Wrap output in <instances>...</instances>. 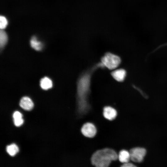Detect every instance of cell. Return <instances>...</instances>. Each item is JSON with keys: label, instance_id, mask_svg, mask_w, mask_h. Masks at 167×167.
I'll list each match as a JSON object with an SVG mask.
<instances>
[{"label": "cell", "instance_id": "obj_4", "mask_svg": "<svg viewBox=\"0 0 167 167\" xmlns=\"http://www.w3.org/2000/svg\"><path fill=\"white\" fill-rule=\"evenodd\" d=\"M131 159L137 163L142 162L146 155V151L143 148L135 147L131 148L130 151Z\"/></svg>", "mask_w": 167, "mask_h": 167}, {"label": "cell", "instance_id": "obj_1", "mask_svg": "<svg viewBox=\"0 0 167 167\" xmlns=\"http://www.w3.org/2000/svg\"><path fill=\"white\" fill-rule=\"evenodd\" d=\"M90 74L86 73L79 78L77 84L79 109L82 112L86 111L88 107L87 96L90 86Z\"/></svg>", "mask_w": 167, "mask_h": 167}, {"label": "cell", "instance_id": "obj_6", "mask_svg": "<svg viewBox=\"0 0 167 167\" xmlns=\"http://www.w3.org/2000/svg\"><path fill=\"white\" fill-rule=\"evenodd\" d=\"M103 114L106 119L112 120L114 119L117 115V112L113 108L110 106H106L103 109Z\"/></svg>", "mask_w": 167, "mask_h": 167}, {"label": "cell", "instance_id": "obj_9", "mask_svg": "<svg viewBox=\"0 0 167 167\" xmlns=\"http://www.w3.org/2000/svg\"><path fill=\"white\" fill-rule=\"evenodd\" d=\"M119 161L123 163L129 162L131 159L130 152L127 150H121L118 155V158Z\"/></svg>", "mask_w": 167, "mask_h": 167}, {"label": "cell", "instance_id": "obj_3", "mask_svg": "<svg viewBox=\"0 0 167 167\" xmlns=\"http://www.w3.org/2000/svg\"><path fill=\"white\" fill-rule=\"evenodd\" d=\"M121 62V60L119 56L109 53H106L101 59V63L104 66L110 70L117 68Z\"/></svg>", "mask_w": 167, "mask_h": 167}, {"label": "cell", "instance_id": "obj_5", "mask_svg": "<svg viewBox=\"0 0 167 167\" xmlns=\"http://www.w3.org/2000/svg\"><path fill=\"white\" fill-rule=\"evenodd\" d=\"M81 131L82 134L85 137L92 138L96 135V129L95 126L92 123L87 122L82 126Z\"/></svg>", "mask_w": 167, "mask_h": 167}, {"label": "cell", "instance_id": "obj_13", "mask_svg": "<svg viewBox=\"0 0 167 167\" xmlns=\"http://www.w3.org/2000/svg\"><path fill=\"white\" fill-rule=\"evenodd\" d=\"M8 37L6 33L3 30L1 29L0 31V46L1 48L3 47L6 43Z\"/></svg>", "mask_w": 167, "mask_h": 167}, {"label": "cell", "instance_id": "obj_11", "mask_svg": "<svg viewBox=\"0 0 167 167\" xmlns=\"http://www.w3.org/2000/svg\"><path fill=\"white\" fill-rule=\"evenodd\" d=\"M6 151L10 155L14 156L19 152V149L15 144L13 143L6 147Z\"/></svg>", "mask_w": 167, "mask_h": 167}, {"label": "cell", "instance_id": "obj_7", "mask_svg": "<svg viewBox=\"0 0 167 167\" xmlns=\"http://www.w3.org/2000/svg\"><path fill=\"white\" fill-rule=\"evenodd\" d=\"M19 105L24 110H30L33 108L34 104L30 98L27 96H24L20 100Z\"/></svg>", "mask_w": 167, "mask_h": 167}, {"label": "cell", "instance_id": "obj_2", "mask_svg": "<svg viewBox=\"0 0 167 167\" xmlns=\"http://www.w3.org/2000/svg\"><path fill=\"white\" fill-rule=\"evenodd\" d=\"M118 158V155L114 150L105 148L95 152L92 156L91 161L92 165L96 167H107Z\"/></svg>", "mask_w": 167, "mask_h": 167}, {"label": "cell", "instance_id": "obj_8", "mask_svg": "<svg viewBox=\"0 0 167 167\" xmlns=\"http://www.w3.org/2000/svg\"><path fill=\"white\" fill-rule=\"evenodd\" d=\"M126 75V71L123 69H119L113 71L111 75L113 78L118 82L123 81Z\"/></svg>", "mask_w": 167, "mask_h": 167}, {"label": "cell", "instance_id": "obj_14", "mask_svg": "<svg viewBox=\"0 0 167 167\" xmlns=\"http://www.w3.org/2000/svg\"><path fill=\"white\" fill-rule=\"evenodd\" d=\"M8 21L5 17L1 16L0 17V28L1 29H3L6 27Z\"/></svg>", "mask_w": 167, "mask_h": 167}, {"label": "cell", "instance_id": "obj_16", "mask_svg": "<svg viewBox=\"0 0 167 167\" xmlns=\"http://www.w3.org/2000/svg\"><path fill=\"white\" fill-rule=\"evenodd\" d=\"M13 117L14 119L22 118V115L19 111H15L13 114Z\"/></svg>", "mask_w": 167, "mask_h": 167}, {"label": "cell", "instance_id": "obj_17", "mask_svg": "<svg viewBox=\"0 0 167 167\" xmlns=\"http://www.w3.org/2000/svg\"><path fill=\"white\" fill-rule=\"evenodd\" d=\"M121 166L123 167H135L136 166L132 163L128 162L123 163Z\"/></svg>", "mask_w": 167, "mask_h": 167}, {"label": "cell", "instance_id": "obj_10", "mask_svg": "<svg viewBox=\"0 0 167 167\" xmlns=\"http://www.w3.org/2000/svg\"><path fill=\"white\" fill-rule=\"evenodd\" d=\"M40 86L44 90H47L52 87V82L51 80L47 77L42 78L40 82Z\"/></svg>", "mask_w": 167, "mask_h": 167}, {"label": "cell", "instance_id": "obj_15", "mask_svg": "<svg viewBox=\"0 0 167 167\" xmlns=\"http://www.w3.org/2000/svg\"><path fill=\"white\" fill-rule=\"evenodd\" d=\"M14 122L15 125L16 126H21L24 122V120L22 118L14 119Z\"/></svg>", "mask_w": 167, "mask_h": 167}, {"label": "cell", "instance_id": "obj_12", "mask_svg": "<svg viewBox=\"0 0 167 167\" xmlns=\"http://www.w3.org/2000/svg\"><path fill=\"white\" fill-rule=\"evenodd\" d=\"M32 47L37 51L40 50L42 48V45L41 42L38 41L35 36H33L30 41Z\"/></svg>", "mask_w": 167, "mask_h": 167}]
</instances>
